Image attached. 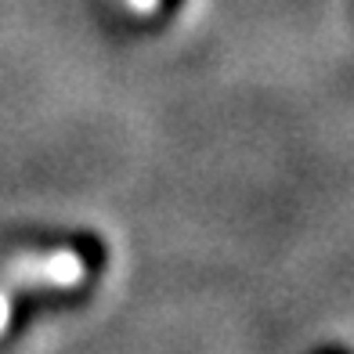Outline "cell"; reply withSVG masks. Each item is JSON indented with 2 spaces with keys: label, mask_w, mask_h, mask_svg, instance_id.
<instances>
[{
  "label": "cell",
  "mask_w": 354,
  "mask_h": 354,
  "mask_svg": "<svg viewBox=\"0 0 354 354\" xmlns=\"http://www.w3.org/2000/svg\"><path fill=\"white\" fill-rule=\"evenodd\" d=\"M159 4V0H127V8H134V11H152Z\"/></svg>",
  "instance_id": "2"
},
{
  "label": "cell",
  "mask_w": 354,
  "mask_h": 354,
  "mask_svg": "<svg viewBox=\"0 0 354 354\" xmlns=\"http://www.w3.org/2000/svg\"><path fill=\"white\" fill-rule=\"evenodd\" d=\"M87 275V264L76 250H37L15 253L0 264V333L11 326V308L33 289H73Z\"/></svg>",
  "instance_id": "1"
}]
</instances>
